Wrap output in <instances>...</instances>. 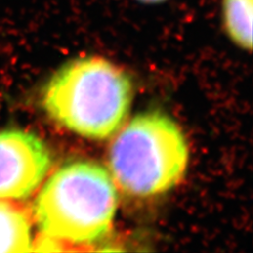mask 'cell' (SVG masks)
Wrapping results in <instances>:
<instances>
[{
	"mask_svg": "<svg viewBox=\"0 0 253 253\" xmlns=\"http://www.w3.org/2000/svg\"><path fill=\"white\" fill-rule=\"evenodd\" d=\"M132 99L130 76L114 63L93 56L67 62L42 92V107L53 122L98 140L122 128Z\"/></svg>",
	"mask_w": 253,
	"mask_h": 253,
	"instance_id": "cell-1",
	"label": "cell"
},
{
	"mask_svg": "<svg viewBox=\"0 0 253 253\" xmlns=\"http://www.w3.org/2000/svg\"><path fill=\"white\" fill-rule=\"evenodd\" d=\"M117 192L111 174L93 162H73L47 179L34 204L42 235L60 243L86 245L112 228Z\"/></svg>",
	"mask_w": 253,
	"mask_h": 253,
	"instance_id": "cell-2",
	"label": "cell"
},
{
	"mask_svg": "<svg viewBox=\"0 0 253 253\" xmlns=\"http://www.w3.org/2000/svg\"><path fill=\"white\" fill-rule=\"evenodd\" d=\"M118 131L109 150V168L125 193L163 194L184 178L189 148L183 131L168 115L141 113Z\"/></svg>",
	"mask_w": 253,
	"mask_h": 253,
	"instance_id": "cell-3",
	"label": "cell"
},
{
	"mask_svg": "<svg viewBox=\"0 0 253 253\" xmlns=\"http://www.w3.org/2000/svg\"><path fill=\"white\" fill-rule=\"evenodd\" d=\"M52 155L36 134L20 129L0 131V200H23L41 186Z\"/></svg>",
	"mask_w": 253,
	"mask_h": 253,
	"instance_id": "cell-4",
	"label": "cell"
},
{
	"mask_svg": "<svg viewBox=\"0 0 253 253\" xmlns=\"http://www.w3.org/2000/svg\"><path fill=\"white\" fill-rule=\"evenodd\" d=\"M31 220L20 206L0 200V252L31 251Z\"/></svg>",
	"mask_w": 253,
	"mask_h": 253,
	"instance_id": "cell-5",
	"label": "cell"
},
{
	"mask_svg": "<svg viewBox=\"0 0 253 253\" xmlns=\"http://www.w3.org/2000/svg\"><path fill=\"white\" fill-rule=\"evenodd\" d=\"M253 0H223V18L227 33L245 50L252 47Z\"/></svg>",
	"mask_w": 253,
	"mask_h": 253,
	"instance_id": "cell-6",
	"label": "cell"
},
{
	"mask_svg": "<svg viewBox=\"0 0 253 253\" xmlns=\"http://www.w3.org/2000/svg\"><path fill=\"white\" fill-rule=\"evenodd\" d=\"M138 1L145 2V3H158V2L165 1V0H138Z\"/></svg>",
	"mask_w": 253,
	"mask_h": 253,
	"instance_id": "cell-7",
	"label": "cell"
}]
</instances>
